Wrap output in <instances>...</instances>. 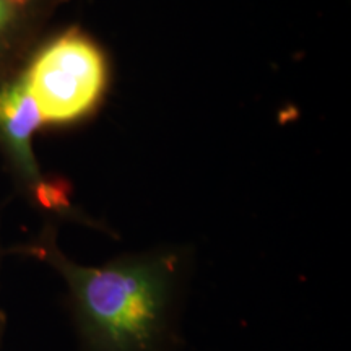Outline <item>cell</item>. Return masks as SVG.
<instances>
[{"label": "cell", "instance_id": "6da1fadb", "mask_svg": "<svg viewBox=\"0 0 351 351\" xmlns=\"http://www.w3.org/2000/svg\"><path fill=\"white\" fill-rule=\"evenodd\" d=\"M12 252L52 267L69 288L82 351H168L178 258L145 256L88 267L70 261L47 225Z\"/></svg>", "mask_w": 351, "mask_h": 351}, {"label": "cell", "instance_id": "7a4b0ae2", "mask_svg": "<svg viewBox=\"0 0 351 351\" xmlns=\"http://www.w3.org/2000/svg\"><path fill=\"white\" fill-rule=\"evenodd\" d=\"M43 125H62L90 114L106 90L108 65L93 39L69 28L39 44L20 70Z\"/></svg>", "mask_w": 351, "mask_h": 351}, {"label": "cell", "instance_id": "3957f363", "mask_svg": "<svg viewBox=\"0 0 351 351\" xmlns=\"http://www.w3.org/2000/svg\"><path fill=\"white\" fill-rule=\"evenodd\" d=\"M43 127L36 103L19 72L0 85V148L29 200L44 212L72 213L69 187L46 178L33 152V137Z\"/></svg>", "mask_w": 351, "mask_h": 351}, {"label": "cell", "instance_id": "277c9868", "mask_svg": "<svg viewBox=\"0 0 351 351\" xmlns=\"http://www.w3.org/2000/svg\"><path fill=\"white\" fill-rule=\"evenodd\" d=\"M65 0H0V85L20 72Z\"/></svg>", "mask_w": 351, "mask_h": 351}, {"label": "cell", "instance_id": "5b68a950", "mask_svg": "<svg viewBox=\"0 0 351 351\" xmlns=\"http://www.w3.org/2000/svg\"><path fill=\"white\" fill-rule=\"evenodd\" d=\"M5 314H3L2 307H0V343H2V339H3V332H5Z\"/></svg>", "mask_w": 351, "mask_h": 351}]
</instances>
